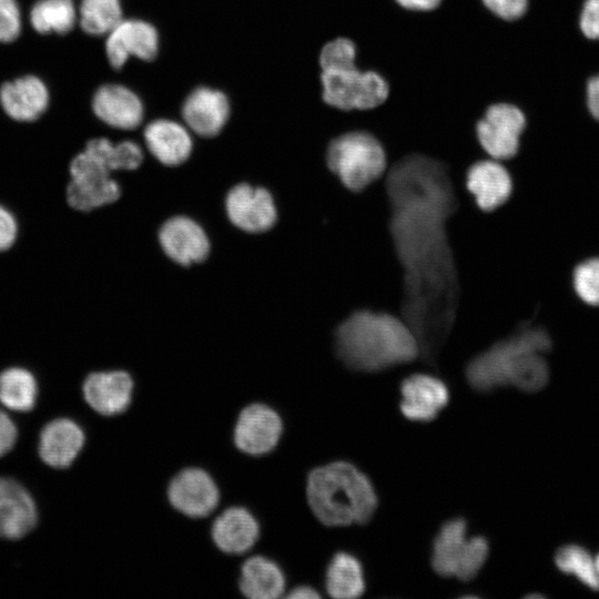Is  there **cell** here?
<instances>
[{"label": "cell", "instance_id": "6da1fadb", "mask_svg": "<svg viewBox=\"0 0 599 599\" xmlns=\"http://www.w3.org/2000/svg\"><path fill=\"white\" fill-rule=\"evenodd\" d=\"M389 231L403 268V319L419 358L437 367L455 322L459 284L446 223L457 209L447 166L424 154L394 163L386 177Z\"/></svg>", "mask_w": 599, "mask_h": 599}, {"label": "cell", "instance_id": "7a4b0ae2", "mask_svg": "<svg viewBox=\"0 0 599 599\" xmlns=\"http://www.w3.org/2000/svg\"><path fill=\"white\" fill-rule=\"evenodd\" d=\"M335 351L347 368L361 373L382 372L419 357L416 336L404 319L372 311H357L337 327Z\"/></svg>", "mask_w": 599, "mask_h": 599}, {"label": "cell", "instance_id": "3957f363", "mask_svg": "<svg viewBox=\"0 0 599 599\" xmlns=\"http://www.w3.org/2000/svg\"><path fill=\"white\" fill-rule=\"evenodd\" d=\"M306 497L315 517L328 527L366 525L378 507V496L369 477L346 460L311 470Z\"/></svg>", "mask_w": 599, "mask_h": 599}, {"label": "cell", "instance_id": "277c9868", "mask_svg": "<svg viewBox=\"0 0 599 599\" xmlns=\"http://www.w3.org/2000/svg\"><path fill=\"white\" fill-rule=\"evenodd\" d=\"M552 347V337L546 326L534 319H521L507 337L469 361L466 379L474 390L484 394L506 387L509 367L519 355L526 352L549 355Z\"/></svg>", "mask_w": 599, "mask_h": 599}, {"label": "cell", "instance_id": "5b68a950", "mask_svg": "<svg viewBox=\"0 0 599 599\" xmlns=\"http://www.w3.org/2000/svg\"><path fill=\"white\" fill-rule=\"evenodd\" d=\"M468 522L458 516L443 522L434 537L430 551L433 570L445 578L470 581L485 566L490 551L483 535L467 536Z\"/></svg>", "mask_w": 599, "mask_h": 599}, {"label": "cell", "instance_id": "8992f818", "mask_svg": "<svg viewBox=\"0 0 599 599\" xmlns=\"http://www.w3.org/2000/svg\"><path fill=\"white\" fill-rule=\"evenodd\" d=\"M326 163L347 189L361 191L385 172L387 159L382 143L373 134L349 131L329 142Z\"/></svg>", "mask_w": 599, "mask_h": 599}, {"label": "cell", "instance_id": "52a82bcc", "mask_svg": "<svg viewBox=\"0 0 599 599\" xmlns=\"http://www.w3.org/2000/svg\"><path fill=\"white\" fill-rule=\"evenodd\" d=\"M323 101L341 111H367L387 101L390 87L375 70L348 63L321 70Z\"/></svg>", "mask_w": 599, "mask_h": 599}, {"label": "cell", "instance_id": "ba28073f", "mask_svg": "<svg viewBox=\"0 0 599 599\" xmlns=\"http://www.w3.org/2000/svg\"><path fill=\"white\" fill-rule=\"evenodd\" d=\"M111 173L91 153L80 152L70 163V182L65 190L68 204L77 211L90 212L114 203L121 196V187Z\"/></svg>", "mask_w": 599, "mask_h": 599}, {"label": "cell", "instance_id": "9c48e42d", "mask_svg": "<svg viewBox=\"0 0 599 599\" xmlns=\"http://www.w3.org/2000/svg\"><path fill=\"white\" fill-rule=\"evenodd\" d=\"M526 129L524 112L512 103L496 102L487 106L476 122V138L484 151L494 160L515 158Z\"/></svg>", "mask_w": 599, "mask_h": 599}, {"label": "cell", "instance_id": "30bf717a", "mask_svg": "<svg viewBox=\"0 0 599 599\" xmlns=\"http://www.w3.org/2000/svg\"><path fill=\"white\" fill-rule=\"evenodd\" d=\"M224 206L230 222L246 233L266 232L277 220V210L270 191L248 183H238L231 187Z\"/></svg>", "mask_w": 599, "mask_h": 599}, {"label": "cell", "instance_id": "8fae6325", "mask_svg": "<svg viewBox=\"0 0 599 599\" xmlns=\"http://www.w3.org/2000/svg\"><path fill=\"white\" fill-rule=\"evenodd\" d=\"M399 410L416 423L435 420L450 399L447 384L430 374L417 373L404 378L399 386Z\"/></svg>", "mask_w": 599, "mask_h": 599}, {"label": "cell", "instance_id": "7c38bea8", "mask_svg": "<svg viewBox=\"0 0 599 599\" xmlns=\"http://www.w3.org/2000/svg\"><path fill=\"white\" fill-rule=\"evenodd\" d=\"M106 35L105 52L114 69L122 68L131 57L151 61L158 55L159 33L148 21L122 19Z\"/></svg>", "mask_w": 599, "mask_h": 599}, {"label": "cell", "instance_id": "4fadbf2b", "mask_svg": "<svg viewBox=\"0 0 599 599\" xmlns=\"http://www.w3.org/2000/svg\"><path fill=\"white\" fill-rule=\"evenodd\" d=\"M283 432L280 415L264 404L246 406L234 427L235 446L248 455H264L275 448Z\"/></svg>", "mask_w": 599, "mask_h": 599}, {"label": "cell", "instance_id": "5bb4252c", "mask_svg": "<svg viewBox=\"0 0 599 599\" xmlns=\"http://www.w3.org/2000/svg\"><path fill=\"white\" fill-rule=\"evenodd\" d=\"M158 237L163 253L181 266L203 262L210 253V240L203 227L184 215L167 219Z\"/></svg>", "mask_w": 599, "mask_h": 599}, {"label": "cell", "instance_id": "9a60e30c", "mask_svg": "<svg viewBox=\"0 0 599 599\" xmlns=\"http://www.w3.org/2000/svg\"><path fill=\"white\" fill-rule=\"evenodd\" d=\"M171 505L190 517H205L219 504L220 494L212 477L201 468H185L171 480L167 489Z\"/></svg>", "mask_w": 599, "mask_h": 599}, {"label": "cell", "instance_id": "2e32d148", "mask_svg": "<svg viewBox=\"0 0 599 599\" xmlns=\"http://www.w3.org/2000/svg\"><path fill=\"white\" fill-rule=\"evenodd\" d=\"M230 102L220 90L200 87L182 105V116L190 130L203 138L217 135L230 118Z\"/></svg>", "mask_w": 599, "mask_h": 599}, {"label": "cell", "instance_id": "e0dca14e", "mask_svg": "<svg viewBox=\"0 0 599 599\" xmlns=\"http://www.w3.org/2000/svg\"><path fill=\"white\" fill-rule=\"evenodd\" d=\"M85 402L99 414L123 413L131 403L133 380L124 370L94 372L83 383Z\"/></svg>", "mask_w": 599, "mask_h": 599}, {"label": "cell", "instance_id": "ac0fdd59", "mask_svg": "<svg viewBox=\"0 0 599 599\" xmlns=\"http://www.w3.org/2000/svg\"><path fill=\"white\" fill-rule=\"evenodd\" d=\"M94 114L105 124L120 130L136 129L144 116L141 99L121 84H104L93 95Z\"/></svg>", "mask_w": 599, "mask_h": 599}, {"label": "cell", "instance_id": "d6986e66", "mask_svg": "<svg viewBox=\"0 0 599 599\" xmlns=\"http://www.w3.org/2000/svg\"><path fill=\"white\" fill-rule=\"evenodd\" d=\"M466 184L483 211H493L510 197L514 189L508 170L497 160L474 163L466 176Z\"/></svg>", "mask_w": 599, "mask_h": 599}, {"label": "cell", "instance_id": "ffe728a7", "mask_svg": "<svg viewBox=\"0 0 599 599\" xmlns=\"http://www.w3.org/2000/svg\"><path fill=\"white\" fill-rule=\"evenodd\" d=\"M37 522V508L30 494L17 481L0 478V537L16 540Z\"/></svg>", "mask_w": 599, "mask_h": 599}, {"label": "cell", "instance_id": "44dd1931", "mask_svg": "<svg viewBox=\"0 0 599 599\" xmlns=\"http://www.w3.org/2000/svg\"><path fill=\"white\" fill-rule=\"evenodd\" d=\"M143 138L149 152L165 166L181 165L192 153L193 141L189 130L173 120L150 122L144 128Z\"/></svg>", "mask_w": 599, "mask_h": 599}, {"label": "cell", "instance_id": "7402d4cb", "mask_svg": "<svg viewBox=\"0 0 599 599\" xmlns=\"http://www.w3.org/2000/svg\"><path fill=\"white\" fill-rule=\"evenodd\" d=\"M84 444L81 427L71 419L59 418L47 424L40 434L39 455L50 467L67 468Z\"/></svg>", "mask_w": 599, "mask_h": 599}, {"label": "cell", "instance_id": "603a6c76", "mask_svg": "<svg viewBox=\"0 0 599 599\" xmlns=\"http://www.w3.org/2000/svg\"><path fill=\"white\" fill-rule=\"evenodd\" d=\"M0 102L10 118L33 121L45 111L49 92L39 78L27 75L4 83L0 89Z\"/></svg>", "mask_w": 599, "mask_h": 599}, {"label": "cell", "instance_id": "cb8c5ba5", "mask_svg": "<svg viewBox=\"0 0 599 599\" xmlns=\"http://www.w3.org/2000/svg\"><path fill=\"white\" fill-rule=\"evenodd\" d=\"M258 531V524L247 509L231 507L224 510L213 522L212 538L222 551L243 554L256 542Z\"/></svg>", "mask_w": 599, "mask_h": 599}, {"label": "cell", "instance_id": "d4e9b609", "mask_svg": "<svg viewBox=\"0 0 599 599\" xmlns=\"http://www.w3.org/2000/svg\"><path fill=\"white\" fill-rule=\"evenodd\" d=\"M325 589L335 599L362 597L366 590V580L359 558L346 550L334 554L326 568Z\"/></svg>", "mask_w": 599, "mask_h": 599}, {"label": "cell", "instance_id": "484cf974", "mask_svg": "<svg viewBox=\"0 0 599 599\" xmlns=\"http://www.w3.org/2000/svg\"><path fill=\"white\" fill-rule=\"evenodd\" d=\"M240 589L251 599H275L285 589V578L274 561L263 556H253L242 566Z\"/></svg>", "mask_w": 599, "mask_h": 599}, {"label": "cell", "instance_id": "4316f807", "mask_svg": "<svg viewBox=\"0 0 599 599\" xmlns=\"http://www.w3.org/2000/svg\"><path fill=\"white\" fill-rule=\"evenodd\" d=\"M38 386L26 368L10 367L0 373V402L9 409L28 412L33 408Z\"/></svg>", "mask_w": 599, "mask_h": 599}, {"label": "cell", "instance_id": "83f0119b", "mask_svg": "<svg viewBox=\"0 0 599 599\" xmlns=\"http://www.w3.org/2000/svg\"><path fill=\"white\" fill-rule=\"evenodd\" d=\"M546 354L526 352L519 355L507 374V386L526 392L541 390L550 379V365Z\"/></svg>", "mask_w": 599, "mask_h": 599}, {"label": "cell", "instance_id": "f1b7e54d", "mask_svg": "<svg viewBox=\"0 0 599 599\" xmlns=\"http://www.w3.org/2000/svg\"><path fill=\"white\" fill-rule=\"evenodd\" d=\"M84 150L100 160L111 172L136 170L143 161V151L133 141L112 143L106 138H97L90 140Z\"/></svg>", "mask_w": 599, "mask_h": 599}, {"label": "cell", "instance_id": "f546056e", "mask_svg": "<svg viewBox=\"0 0 599 599\" xmlns=\"http://www.w3.org/2000/svg\"><path fill=\"white\" fill-rule=\"evenodd\" d=\"M73 0H39L30 11V21L40 33H67L75 23Z\"/></svg>", "mask_w": 599, "mask_h": 599}, {"label": "cell", "instance_id": "4dcf8cb0", "mask_svg": "<svg viewBox=\"0 0 599 599\" xmlns=\"http://www.w3.org/2000/svg\"><path fill=\"white\" fill-rule=\"evenodd\" d=\"M80 23L92 35L108 34L121 20L120 0H81Z\"/></svg>", "mask_w": 599, "mask_h": 599}, {"label": "cell", "instance_id": "1f68e13d", "mask_svg": "<svg viewBox=\"0 0 599 599\" xmlns=\"http://www.w3.org/2000/svg\"><path fill=\"white\" fill-rule=\"evenodd\" d=\"M555 565L564 573L576 577L591 590H599V577L595 569L593 557L579 545L560 547L555 555Z\"/></svg>", "mask_w": 599, "mask_h": 599}, {"label": "cell", "instance_id": "d6a6232c", "mask_svg": "<svg viewBox=\"0 0 599 599\" xmlns=\"http://www.w3.org/2000/svg\"><path fill=\"white\" fill-rule=\"evenodd\" d=\"M572 288L589 306H599V255L580 261L572 270Z\"/></svg>", "mask_w": 599, "mask_h": 599}, {"label": "cell", "instance_id": "836d02e7", "mask_svg": "<svg viewBox=\"0 0 599 599\" xmlns=\"http://www.w3.org/2000/svg\"><path fill=\"white\" fill-rule=\"evenodd\" d=\"M357 61L356 43L347 37H337L326 42L319 51L321 70Z\"/></svg>", "mask_w": 599, "mask_h": 599}, {"label": "cell", "instance_id": "e575fe53", "mask_svg": "<svg viewBox=\"0 0 599 599\" xmlns=\"http://www.w3.org/2000/svg\"><path fill=\"white\" fill-rule=\"evenodd\" d=\"M21 19L14 0H0V42L13 41L20 32Z\"/></svg>", "mask_w": 599, "mask_h": 599}, {"label": "cell", "instance_id": "d590c367", "mask_svg": "<svg viewBox=\"0 0 599 599\" xmlns=\"http://www.w3.org/2000/svg\"><path fill=\"white\" fill-rule=\"evenodd\" d=\"M495 17L504 21H516L527 11L528 0H480Z\"/></svg>", "mask_w": 599, "mask_h": 599}, {"label": "cell", "instance_id": "8d00e7d4", "mask_svg": "<svg viewBox=\"0 0 599 599\" xmlns=\"http://www.w3.org/2000/svg\"><path fill=\"white\" fill-rule=\"evenodd\" d=\"M580 29L587 38L599 39V0H586L580 14Z\"/></svg>", "mask_w": 599, "mask_h": 599}, {"label": "cell", "instance_id": "74e56055", "mask_svg": "<svg viewBox=\"0 0 599 599\" xmlns=\"http://www.w3.org/2000/svg\"><path fill=\"white\" fill-rule=\"evenodd\" d=\"M18 236V222L14 215L0 205V252L9 250Z\"/></svg>", "mask_w": 599, "mask_h": 599}, {"label": "cell", "instance_id": "f35d334b", "mask_svg": "<svg viewBox=\"0 0 599 599\" xmlns=\"http://www.w3.org/2000/svg\"><path fill=\"white\" fill-rule=\"evenodd\" d=\"M18 432L10 417L0 410V457L14 446Z\"/></svg>", "mask_w": 599, "mask_h": 599}, {"label": "cell", "instance_id": "ab89813d", "mask_svg": "<svg viewBox=\"0 0 599 599\" xmlns=\"http://www.w3.org/2000/svg\"><path fill=\"white\" fill-rule=\"evenodd\" d=\"M443 0H395V2L407 11L429 12L436 10Z\"/></svg>", "mask_w": 599, "mask_h": 599}, {"label": "cell", "instance_id": "60d3db41", "mask_svg": "<svg viewBox=\"0 0 599 599\" xmlns=\"http://www.w3.org/2000/svg\"><path fill=\"white\" fill-rule=\"evenodd\" d=\"M587 104L590 114L599 121V75L591 78L588 82Z\"/></svg>", "mask_w": 599, "mask_h": 599}, {"label": "cell", "instance_id": "b9f144b4", "mask_svg": "<svg viewBox=\"0 0 599 599\" xmlns=\"http://www.w3.org/2000/svg\"><path fill=\"white\" fill-rule=\"evenodd\" d=\"M321 595L311 586H298L290 591L287 598L290 599H316Z\"/></svg>", "mask_w": 599, "mask_h": 599}, {"label": "cell", "instance_id": "7bdbcfd3", "mask_svg": "<svg viewBox=\"0 0 599 599\" xmlns=\"http://www.w3.org/2000/svg\"><path fill=\"white\" fill-rule=\"evenodd\" d=\"M593 564H595L596 572L599 577V552L596 556H593Z\"/></svg>", "mask_w": 599, "mask_h": 599}, {"label": "cell", "instance_id": "ee69618b", "mask_svg": "<svg viewBox=\"0 0 599 599\" xmlns=\"http://www.w3.org/2000/svg\"><path fill=\"white\" fill-rule=\"evenodd\" d=\"M527 598H544V596L540 593H530L527 596Z\"/></svg>", "mask_w": 599, "mask_h": 599}]
</instances>
